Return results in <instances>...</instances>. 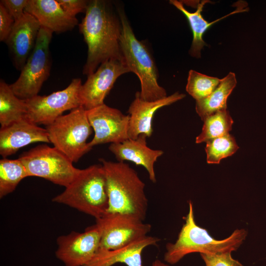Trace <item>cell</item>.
<instances>
[{"label": "cell", "instance_id": "e0dca14e", "mask_svg": "<svg viewBox=\"0 0 266 266\" xmlns=\"http://www.w3.org/2000/svg\"><path fill=\"white\" fill-rule=\"evenodd\" d=\"M147 136L140 134L135 139L129 138L122 142L111 143L108 149L118 162L128 161L137 166H143L147 170L151 181H157L154 164L164 152L152 149L147 145Z\"/></svg>", "mask_w": 266, "mask_h": 266}, {"label": "cell", "instance_id": "f1b7e54d", "mask_svg": "<svg viewBox=\"0 0 266 266\" xmlns=\"http://www.w3.org/2000/svg\"><path fill=\"white\" fill-rule=\"evenodd\" d=\"M28 2L29 0H1L0 1L15 21L23 16Z\"/></svg>", "mask_w": 266, "mask_h": 266}, {"label": "cell", "instance_id": "ffe728a7", "mask_svg": "<svg viewBox=\"0 0 266 266\" xmlns=\"http://www.w3.org/2000/svg\"><path fill=\"white\" fill-rule=\"evenodd\" d=\"M208 0L201 1L197 5V10L194 12L188 11L184 6L183 2L177 0H170L169 3L180 11L186 17L193 33V40L189 54L193 57H201V51L204 46L207 45L202 37L204 33L210 27L217 22L234 14L248 11L244 2L237 5L235 10L215 21L209 22L204 19L202 15L203 8L205 4L209 2Z\"/></svg>", "mask_w": 266, "mask_h": 266}, {"label": "cell", "instance_id": "4dcf8cb0", "mask_svg": "<svg viewBox=\"0 0 266 266\" xmlns=\"http://www.w3.org/2000/svg\"><path fill=\"white\" fill-rule=\"evenodd\" d=\"M151 266H169L168 265L164 264L159 260H156L153 263Z\"/></svg>", "mask_w": 266, "mask_h": 266}, {"label": "cell", "instance_id": "ac0fdd59", "mask_svg": "<svg viewBox=\"0 0 266 266\" xmlns=\"http://www.w3.org/2000/svg\"><path fill=\"white\" fill-rule=\"evenodd\" d=\"M25 11L53 33L70 31L78 24L77 19L68 14L57 0H29Z\"/></svg>", "mask_w": 266, "mask_h": 266}, {"label": "cell", "instance_id": "83f0119b", "mask_svg": "<svg viewBox=\"0 0 266 266\" xmlns=\"http://www.w3.org/2000/svg\"><path fill=\"white\" fill-rule=\"evenodd\" d=\"M15 20L0 2V41L5 42L13 28Z\"/></svg>", "mask_w": 266, "mask_h": 266}, {"label": "cell", "instance_id": "9a60e30c", "mask_svg": "<svg viewBox=\"0 0 266 266\" xmlns=\"http://www.w3.org/2000/svg\"><path fill=\"white\" fill-rule=\"evenodd\" d=\"M185 95L178 92L155 101L142 100L139 92H136L135 98L130 104L128 135L132 139H135L140 134L150 137L153 132L152 122L154 115L161 108L170 105L183 99Z\"/></svg>", "mask_w": 266, "mask_h": 266}, {"label": "cell", "instance_id": "6da1fadb", "mask_svg": "<svg viewBox=\"0 0 266 266\" xmlns=\"http://www.w3.org/2000/svg\"><path fill=\"white\" fill-rule=\"evenodd\" d=\"M79 28L88 46L83 74L88 76L93 73L106 61H123L120 46L121 23L110 1L89 0Z\"/></svg>", "mask_w": 266, "mask_h": 266}, {"label": "cell", "instance_id": "2e32d148", "mask_svg": "<svg viewBox=\"0 0 266 266\" xmlns=\"http://www.w3.org/2000/svg\"><path fill=\"white\" fill-rule=\"evenodd\" d=\"M50 143L47 130L26 118L0 129V154L6 158L34 142Z\"/></svg>", "mask_w": 266, "mask_h": 266}, {"label": "cell", "instance_id": "ba28073f", "mask_svg": "<svg viewBox=\"0 0 266 266\" xmlns=\"http://www.w3.org/2000/svg\"><path fill=\"white\" fill-rule=\"evenodd\" d=\"M53 32L41 27L34 48L21 70L17 80L9 85L14 94L26 100L38 95L50 75L49 44Z\"/></svg>", "mask_w": 266, "mask_h": 266}, {"label": "cell", "instance_id": "3957f363", "mask_svg": "<svg viewBox=\"0 0 266 266\" xmlns=\"http://www.w3.org/2000/svg\"><path fill=\"white\" fill-rule=\"evenodd\" d=\"M116 7L122 25L120 46L123 61L139 79L140 98L155 101L166 98L165 89L158 83L157 69L150 52L135 37L124 9L120 6Z\"/></svg>", "mask_w": 266, "mask_h": 266}, {"label": "cell", "instance_id": "cb8c5ba5", "mask_svg": "<svg viewBox=\"0 0 266 266\" xmlns=\"http://www.w3.org/2000/svg\"><path fill=\"white\" fill-rule=\"evenodd\" d=\"M201 133L196 137V142L200 143L229 133L232 129L233 120L227 109L216 111L204 120Z\"/></svg>", "mask_w": 266, "mask_h": 266}, {"label": "cell", "instance_id": "603a6c76", "mask_svg": "<svg viewBox=\"0 0 266 266\" xmlns=\"http://www.w3.org/2000/svg\"><path fill=\"white\" fill-rule=\"evenodd\" d=\"M30 177L23 163L19 159L0 160V198L13 192L20 182Z\"/></svg>", "mask_w": 266, "mask_h": 266}, {"label": "cell", "instance_id": "7c38bea8", "mask_svg": "<svg viewBox=\"0 0 266 266\" xmlns=\"http://www.w3.org/2000/svg\"><path fill=\"white\" fill-rule=\"evenodd\" d=\"M87 117L95 134L89 142L91 148L107 143L122 142L129 138L130 116L105 103L87 110Z\"/></svg>", "mask_w": 266, "mask_h": 266}, {"label": "cell", "instance_id": "4fadbf2b", "mask_svg": "<svg viewBox=\"0 0 266 266\" xmlns=\"http://www.w3.org/2000/svg\"><path fill=\"white\" fill-rule=\"evenodd\" d=\"M130 72L123 61L110 60L101 64L88 76L80 89L82 106L90 110L104 104V100L121 75Z\"/></svg>", "mask_w": 266, "mask_h": 266}, {"label": "cell", "instance_id": "30bf717a", "mask_svg": "<svg viewBox=\"0 0 266 266\" xmlns=\"http://www.w3.org/2000/svg\"><path fill=\"white\" fill-rule=\"evenodd\" d=\"M100 232V249L112 250L147 235L151 226L134 216L106 213L96 219Z\"/></svg>", "mask_w": 266, "mask_h": 266}, {"label": "cell", "instance_id": "44dd1931", "mask_svg": "<svg viewBox=\"0 0 266 266\" xmlns=\"http://www.w3.org/2000/svg\"><path fill=\"white\" fill-rule=\"evenodd\" d=\"M236 84L235 75L230 72L221 79L219 85L209 96L196 101V110L202 121L216 111L227 109V99Z\"/></svg>", "mask_w": 266, "mask_h": 266}, {"label": "cell", "instance_id": "277c9868", "mask_svg": "<svg viewBox=\"0 0 266 266\" xmlns=\"http://www.w3.org/2000/svg\"><path fill=\"white\" fill-rule=\"evenodd\" d=\"M185 220V223L175 242L166 244L164 260L170 264L177 263L185 256L192 253L215 254L235 251L247 234L245 230L237 229L224 239L213 238L205 229L196 224L193 205L191 201L189 203V212Z\"/></svg>", "mask_w": 266, "mask_h": 266}, {"label": "cell", "instance_id": "7402d4cb", "mask_svg": "<svg viewBox=\"0 0 266 266\" xmlns=\"http://www.w3.org/2000/svg\"><path fill=\"white\" fill-rule=\"evenodd\" d=\"M27 106L25 100L18 98L9 85L0 81V123L1 128L26 118Z\"/></svg>", "mask_w": 266, "mask_h": 266}, {"label": "cell", "instance_id": "5bb4252c", "mask_svg": "<svg viewBox=\"0 0 266 266\" xmlns=\"http://www.w3.org/2000/svg\"><path fill=\"white\" fill-rule=\"evenodd\" d=\"M41 27L33 16L25 11L19 19L15 21L5 42L14 66L18 70H22L33 51Z\"/></svg>", "mask_w": 266, "mask_h": 266}, {"label": "cell", "instance_id": "4316f807", "mask_svg": "<svg viewBox=\"0 0 266 266\" xmlns=\"http://www.w3.org/2000/svg\"><path fill=\"white\" fill-rule=\"evenodd\" d=\"M206 266H243L231 256V252L215 254L200 253Z\"/></svg>", "mask_w": 266, "mask_h": 266}, {"label": "cell", "instance_id": "52a82bcc", "mask_svg": "<svg viewBox=\"0 0 266 266\" xmlns=\"http://www.w3.org/2000/svg\"><path fill=\"white\" fill-rule=\"evenodd\" d=\"M30 177L36 176L66 187L78 175L81 169L55 147L40 144L24 152L18 158Z\"/></svg>", "mask_w": 266, "mask_h": 266}, {"label": "cell", "instance_id": "484cf974", "mask_svg": "<svg viewBox=\"0 0 266 266\" xmlns=\"http://www.w3.org/2000/svg\"><path fill=\"white\" fill-rule=\"evenodd\" d=\"M221 79L194 70L189 72L186 90L196 101L209 96L219 85Z\"/></svg>", "mask_w": 266, "mask_h": 266}, {"label": "cell", "instance_id": "d6986e66", "mask_svg": "<svg viewBox=\"0 0 266 266\" xmlns=\"http://www.w3.org/2000/svg\"><path fill=\"white\" fill-rule=\"evenodd\" d=\"M160 240L157 237L146 235L117 249L99 248L93 258L84 266H112L117 263L127 266H142L143 249L149 246L156 245Z\"/></svg>", "mask_w": 266, "mask_h": 266}, {"label": "cell", "instance_id": "9c48e42d", "mask_svg": "<svg viewBox=\"0 0 266 266\" xmlns=\"http://www.w3.org/2000/svg\"><path fill=\"white\" fill-rule=\"evenodd\" d=\"M80 78H74L64 89L48 96L37 95L25 100L27 106L26 118L36 124L46 126L54 122L63 113L82 106Z\"/></svg>", "mask_w": 266, "mask_h": 266}, {"label": "cell", "instance_id": "8992f818", "mask_svg": "<svg viewBox=\"0 0 266 266\" xmlns=\"http://www.w3.org/2000/svg\"><path fill=\"white\" fill-rule=\"evenodd\" d=\"M50 143L73 163H76L92 148L87 140L92 132L87 110L81 106L58 117L47 126Z\"/></svg>", "mask_w": 266, "mask_h": 266}, {"label": "cell", "instance_id": "7a4b0ae2", "mask_svg": "<svg viewBox=\"0 0 266 266\" xmlns=\"http://www.w3.org/2000/svg\"><path fill=\"white\" fill-rule=\"evenodd\" d=\"M103 166L108 198L107 213L130 215L144 221L148 207L145 184L137 172L123 162L100 159Z\"/></svg>", "mask_w": 266, "mask_h": 266}, {"label": "cell", "instance_id": "f546056e", "mask_svg": "<svg viewBox=\"0 0 266 266\" xmlns=\"http://www.w3.org/2000/svg\"><path fill=\"white\" fill-rule=\"evenodd\" d=\"M63 8L70 16L76 15L86 11L89 0H57Z\"/></svg>", "mask_w": 266, "mask_h": 266}, {"label": "cell", "instance_id": "d4e9b609", "mask_svg": "<svg viewBox=\"0 0 266 266\" xmlns=\"http://www.w3.org/2000/svg\"><path fill=\"white\" fill-rule=\"evenodd\" d=\"M239 148L234 137L229 133L210 139L205 148L208 164H219L222 159L233 155Z\"/></svg>", "mask_w": 266, "mask_h": 266}, {"label": "cell", "instance_id": "8fae6325", "mask_svg": "<svg viewBox=\"0 0 266 266\" xmlns=\"http://www.w3.org/2000/svg\"><path fill=\"white\" fill-rule=\"evenodd\" d=\"M100 241V230L96 224L82 233L72 231L57 238L56 256L65 266H84L96 254Z\"/></svg>", "mask_w": 266, "mask_h": 266}, {"label": "cell", "instance_id": "5b68a950", "mask_svg": "<svg viewBox=\"0 0 266 266\" xmlns=\"http://www.w3.org/2000/svg\"><path fill=\"white\" fill-rule=\"evenodd\" d=\"M53 202L63 204L99 218L107 212L108 198L102 165L81 169L76 178Z\"/></svg>", "mask_w": 266, "mask_h": 266}]
</instances>
